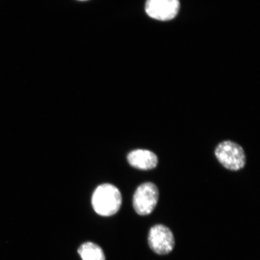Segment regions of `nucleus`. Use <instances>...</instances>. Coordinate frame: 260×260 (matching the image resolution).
Wrapping results in <instances>:
<instances>
[{
    "instance_id": "1",
    "label": "nucleus",
    "mask_w": 260,
    "mask_h": 260,
    "mask_svg": "<svg viewBox=\"0 0 260 260\" xmlns=\"http://www.w3.org/2000/svg\"><path fill=\"white\" fill-rule=\"evenodd\" d=\"M92 204L94 210L99 215H114L121 206V193L118 188L112 184L101 185L93 192Z\"/></svg>"
},
{
    "instance_id": "2",
    "label": "nucleus",
    "mask_w": 260,
    "mask_h": 260,
    "mask_svg": "<svg viewBox=\"0 0 260 260\" xmlns=\"http://www.w3.org/2000/svg\"><path fill=\"white\" fill-rule=\"evenodd\" d=\"M216 157L220 164L227 170L237 171L246 165V157L241 146L231 141H225L217 145Z\"/></svg>"
},
{
    "instance_id": "3",
    "label": "nucleus",
    "mask_w": 260,
    "mask_h": 260,
    "mask_svg": "<svg viewBox=\"0 0 260 260\" xmlns=\"http://www.w3.org/2000/svg\"><path fill=\"white\" fill-rule=\"evenodd\" d=\"M159 190L151 182L143 183L136 189L133 197V207L139 215L147 216L154 211L158 203Z\"/></svg>"
},
{
    "instance_id": "4",
    "label": "nucleus",
    "mask_w": 260,
    "mask_h": 260,
    "mask_svg": "<svg viewBox=\"0 0 260 260\" xmlns=\"http://www.w3.org/2000/svg\"><path fill=\"white\" fill-rule=\"evenodd\" d=\"M148 244L152 251L157 254H168L173 251L175 246L173 233L167 226L155 225L149 230Z\"/></svg>"
},
{
    "instance_id": "5",
    "label": "nucleus",
    "mask_w": 260,
    "mask_h": 260,
    "mask_svg": "<svg viewBox=\"0 0 260 260\" xmlns=\"http://www.w3.org/2000/svg\"><path fill=\"white\" fill-rule=\"evenodd\" d=\"M180 9L179 0H147L146 14L159 21H169L176 16Z\"/></svg>"
},
{
    "instance_id": "6",
    "label": "nucleus",
    "mask_w": 260,
    "mask_h": 260,
    "mask_svg": "<svg viewBox=\"0 0 260 260\" xmlns=\"http://www.w3.org/2000/svg\"><path fill=\"white\" fill-rule=\"evenodd\" d=\"M129 164L138 170L148 171L154 169L158 164V157L153 152L146 149H136L127 156Z\"/></svg>"
},
{
    "instance_id": "7",
    "label": "nucleus",
    "mask_w": 260,
    "mask_h": 260,
    "mask_svg": "<svg viewBox=\"0 0 260 260\" xmlns=\"http://www.w3.org/2000/svg\"><path fill=\"white\" fill-rule=\"evenodd\" d=\"M83 260H105V255L99 245L92 242H86L78 250Z\"/></svg>"
},
{
    "instance_id": "8",
    "label": "nucleus",
    "mask_w": 260,
    "mask_h": 260,
    "mask_svg": "<svg viewBox=\"0 0 260 260\" xmlns=\"http://www.w3.org/2000/svg\"><path fill=\"white\" fill-rule=\"evenodd\" d=\"M80 1H84V0H80Z\"/></svg>"
}]
</instances>
